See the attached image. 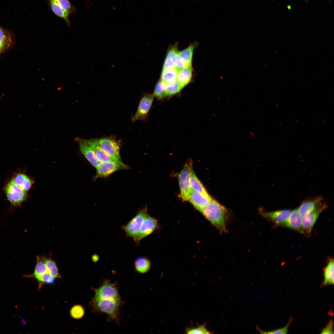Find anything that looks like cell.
Segmentation results:
<instances>
[{"mask_svg": "<svg viewBox=\"0 0 334 334\" xmlns=\"http://www.w3.org/2000/svg\"><path fill=\"white\" fill-rule=\"evenodd\" d=\"M94 291L95 294L91 302L93 309L107 315L109 320H114L118 322L123 302L116 285L106 280Z\"/></svg>", "mask_w": 334, "mask_h": 334, "instance_id": "cell-1", "label": "cell"}, {"mask_svg": "<svg viewBox=\"0 0 334 334\" xmlns=\"http://www.w3.org/2000/svg\"><path fill=\"white\" fill-rule=\"evenodd\" d=\"M201 212L221 233L226 232L228 213L224 206L212 199Z\"/></svg>", "mask_w": 334, "mask_h": 334, "instance_id": "cell-2", "label": "cell"}, {"mask_svg": "<svg viewBox=\"0 0 334 334\" xmlns=\"http://www.w3.org/2000/svg\"><path fill=\"white\" fill-rule=\"evenodd\" d=\"M148 215L147 208L146 207L139 210L126 225L121 227L126 236L132 238L135 242L141 225Z\"/></svg>", "mask_w": 334, "mask_h": 334, "instance_id": "cell-3", "label": "cell"}, {"mask_svg": "<svg viewBox=\"0 0 334 334\" xmlns=\"http://www.w3.org/2000/svg\"><path fill=\"white\" fill-rule=\"evenodd\" d=\"M98 142L104 152L114 161L120 164L126 169L127 166L122 161L120 154L119 143L111 138H104L97 139Z\"/></svg>", "mask_w": 334, "mask_h": 334, "instance_id": "cell-4", "label": "cell"}, {"mask_svg": "<svg viewBox=\"0 0 334 334\" xmlns=\"http://www.w3.org/2000/svg\"><path fill=\"white\" fill-rule=\"evenodd\" d=\"M326 203L322 202L314 209L302 216V233L307 237L311 235L312 229L321 212L327 207Z\"/></svg>", "mask_w": 334, "mask_h": 334, "instance_id": "cell-5", "label": "cell"}, {"mask_svg": "<svg viewBox=\"0 0 334 334\" xmlns=\"http://www.w3.org/2000/svg\"><path fill=\"white\" fill-rule=\"evenodd\" d=\"M192 166V162L189 161L185 164L178 175L180 196L183 200H187L188 196L191 190L189 179L190 171Z\"/></svg>", "mask_w": 334, "mask_h": 334, "instance_id": "cell-6", "label": "cell"}, {"mask_svg": "<svg viewBox=\"0 0 334 334\" xmlns=\"http://www.w3.org/2000/svg\"><path fill=\"white\" fill-rule=\"evenodd\" d=\"M5 190L8 200L13 205H19L26 198V192L18 186L12 180L7 184Z\"/></svg>", "mask_w": 334, "mask_h": 334, "instance_id": "cell-7", "label": "cell"}, {"mask_svg": "<svg viewBox=\"0 0 334 334\" xmlns=\"http://www.w3.org/2000/svg\"><path fill=\"white\" fill-rule=\"evenodd\" d=\"M154 96L152 94L147 93L142 97L137 111L132 118L133 122L138 120H146L151 107Z\"/></svg>", "mask_w": 334, "mask_h": 334, "instance_id": "cell-8", "label": "cell"}, {"mask_svg": "<svg viewBox=\"0 0 334 334\" xmlns=\"http://www.w3.org/2000/svg\"><path fill=\"white\" fill-rule=\"evenodd\" d=\"M96 168V179L107 177L117 171L125 169L120 164L116 161L100 162Z\"/></svg>", "mask_w": 334, "mask_h": 334, "instance_id": "cell-9", "label": "cell"}, {"mask_svg": "<svg viewBox=\"0 0 334 334\" xmlns=\"http://www.w3.org/2000/svg\"><path fill=\"white\" fill-rule=\"evenodd\" d=\"M157 226V221L155 218L148 215L139 229L135 242L136 245H139L140 241L154 232Z\"/></svg>", "mask_w": 334, "mask_h": 334, "instance_id": "cell-10", "label": "cell"}, {"mask_svg": "<svg viewBox=\"0 0 334 334\" xmlns=\"http://www.w3.org/2000/svg\"><path fill=\"white\" fill-rule=\"evenodd\" d=\"M212 199L208 194L198 192L191 189L188 197L194 207L201 212Z\"/></svg>", "mask_w": 334, "mask_h": 334, "instance_id": "cell-11", "label": "cell"}, {"mask_svg": "<svg viewBox=\"0 0 334 334\" xmlns=\"http://www.w3.org/2000/svg\"><path fill=\"white\" fill-rule=\"evenodd\" d=\"M291 211L285 209L271 212L262 211L261 214L264 217L280 225L289 216Z\"/></svg>", "mask_w": 334, "mask_h": 334, "instance_id": "cell-12", "label": "cell"}, {"mask_svg": "<svg viewBox=\"0 0 334 334\" xmlns=\"http://www.w3.org/2000/svg\"><path fill=\"white\" fill-rule=\"evenodd\" d=\"M302 217L298 208H296L291 212L287 219L280 225L302 233Z\"/></svg>", "mask_w": 334, "mask_h": 334, "instance_id": "cell-13", "label": "cell"}, {"mask_svg": "<svg viewBox=\"0 0 334 334\" xmlns=\"http://www.w3.org/2000/svg\"><path fill=\"white\" fill-rule=\"evenodd\" d=\"M82 140L91 148L96 159L100 162L115 161L104 152L99 145L97 139Z\"/></svg>", "mask_w": 334, "mask_h": 334, "instance_id": "cell-14", "label": "cell"}, {"mask_svg": "<svg viewBox=\"0 0 334 334\" xmlns=\"http://www.w3.org/2000/svg\"><path fill=\"white\" fill-rule=\"evenodd\" d=\"M323 200L320 196L307 199L301 203L298 208V210L303 216L314 209L322 202Z\"/></svg>", "mask_w": 334, "mask_h": 334, "instance_id": "cell-15", "label": "cell"}, {"mask_svg": "<svg viewBox=\"0 0 334 334\" xmlns=\"http://www.w3.org/2000/svg\"><path fill=\"white\" fill-rule=\"evenodd\" d=\"M80 150L91 164L96 168L100 162L96 159L94 152L91 148L82 139L79 141Z\"/></svg>", "mask_w": 334, "mask_h": 334, "instance_id": "cell-16", "label": "cell"}, {"mask_svg": "<svg viewBox=\"0 0 334 334\" xmlns=\"http://www.w3.org/2000/svg\"><path fill=\"white\" fill-rule=\"evenodd\" d=\"M47 1L53 13L58 17L64 19L67 26L70 27L71 24L70 16L62 9L56 0H47Z\"/></svg>", "mask_w": 334, "mask_h": 334, "instance_id": "cell-17", "label": "cell"}, {"mask_svg": "<svg viewBox=\"0 0 334 334\" xmlns=\"http://www.w3.org/2000/svg\"><path fill=\"white\" fill-rule=\"evenodd\" d=\"M192 77L191 66H187L178 71L177 80L183 88L191 81Z\"/></svg>", "mask_w": 334, "mask_h": 334, "instance_id": "cell-18", "label": "cell"}, {"mask_svg": "<svg viewBox=\"0 0 334 334\" xmlns=\"http://www.w3.org/2000/svg\"><path fill=\"white\" fill-rule=\"evenodd\" d=\"M12 42L10 32L0 27V54L10 48Z\"/></svg>", "mask_w": 334, "mask_h": 334, "instance_id": "cell-19", "label": "cell"}, {"mask_svg": "<svg viewBox=\"0 0 334 334\" xmlns=\"http://www.w3.org/2000/svg\"><path fill=\"white\" fill-rule=\"evenodd\" d=\"M189 182L191 190L202 193H208L202 183L196 176L192 166L190 169Z\"/></svg>", "mask_w": 334, "mask_h": 334, "instance_id": "cell-20", "label": "cell"}, {"mask_svg": "<svg viewBox=\"0 0 334 334\" xmlns=\"http://www.w3.org/2000/svg\"><path fill=\"white\" fill-rule=\"evenodd\" d=\"M327 265L323 269L324 279L323 286L334 284V260L329 259Z\"/></svg>", "mask_w": 334, "mask_h": 334, "instance_id": "cell-21", "label": "cell"}, {"mask_svg": "<svg viewBox=\"0 0 334 334\" xmlns=\"http://www.w3.org/2000/svg\"><path fill=\"white\" fill-rule=\"evenodd\" d=\"M14 182L20 188L26 192L31 187L32 182L26 175L19 173L15 176L12 179Z\"/></svg>", "mask_w": 334, "mask_h": 334, "instance_id": "cell-22", "label": "cell"}, {"mask_svg": "<svg viewBox=\"0 0 334 334\" xmlns=\"http://www.w3.org/2000/svg\"><path fill=\"white\" fill-rule=\"evenodd\" d=\"M178 51L177 47L176 45H173L169 48L164 61L163 70L175 68L174 56Z\"/></svg>", "mask_w": 334, "mask_h": 334, "instance_id": "cell-23", "label": "cell"}, {"mask_svg": "<svg viewBox=\"0 0 334 334\" xmlns=\"http://www.w3.org/2000/svg\"><path fill=\"white\" fill-rule=\"evenodd\" d=\"M178 72L175 68L163 70L161 79L166 84L172 83L177 80Z\"/></svg>", "mask_w": 334, "mask_h": 334, "instance_id": "cell-24", "label": "cell"}, {"mask_svg": "<svg viewBox=\"0 0 334 334\" xmlns=\"http://www.w3.org/2000/svg\"><path fill=\"white\" fill-rule=\"evenodd\" d=\"M151 263L147 258L140 257L137 258L135 261V267L138 272L144 273L148 272L150 269Z\"/></svg>", "mask_w": 334, "mask_h": 334, "instance_id": "cell-25", "label": "cell"}, {"mask_svg": "<svg viewBox=\"0 0 334 334\" xmlns=\"http://www.w3.org/2000/svg\"><path fill=\"white\" fill-rule=\"evenodd\" d=\"M196 45L195 44H191L186 48L179 52L180 55L187 66H191L193 51Z\"/></svg>", "mask_w": 334, "mask_h": 334, "instance_id": "cell-26", "label": "cell"}, {"mask_svg": "<svg viewBox=\"0 0 334 334\" xmlns=\"http://www.w3.org/2000/svg\"><path fill=\"white\" fill-rule=\"evenodd\" d=\"M44 260L47 268L50 275L55 278H60L61 276L59 273L56 263L51 257L47 258L44 256Z\"/></svg>", "mask_w": 334, "mask_h": 334, "instance_id": "cell-27", "label": "cell"}, {"mask_svg": "<svg viewBox=\"0 0 334 334\" xmlns=\"http://www.w3.org/2000/svg\"><path fill=\"white\" fill-rule=\"evenodd\" d=\"M183 88L177 80L174 82L166 84L165 88L166 96H172L177 94Z\"/></svg>", "mask_w": 334, "mask_h": 334, "instance_id": "cell-28", "label": "cell"}, {"mask_svg": "<svg viewBox=\"0 0 334 334\" xmlns=\"http://www.w3.org/2000/svg\"><path fill=\"white\" fill-rule=\"evenodd\" d=\"M166 84L161 79L156 84L154 88L153 95L159 99H161L166 96Z\"/></svg>", "mask_w": 334, "mask_h": 334, "instance_id": "cell-29", "label": "cell"}, {"mask_svg": "<svg viewBox=\"0 0 334 334\" xmlns=\"http://www.w3.org/2000/svg\"><path fill=\"white\" fill-rule=\"evenodd\" d=\"M62 9L70 16L76 12L74 6L69 0H56Z\"/></svg>", "mask_w": 334, "mask_h": 334, "instance_id": "cell-30", "label": "cell"}, {"mask_svg": "<svg viewBox=\"0 0 334 334\" xmlns=\"http://www.w3.org/2000/svg\"><path fill=\"white\" fill-rule=\"evenodd\" d=\"M84 309L80 305H76L73 306L70 310L71 316L75 319H79L82 318L84 315Z\"/></svg>", "mask_w": 334, "mask_h": 334, "instance_id": "cell-31", "label": "cell"}, {"mask_svg": "<svg viewBox=\"0 0 334 334\" xmlns=\"http://www.w3.org/2000/svg\"><path fill=\"white\" fill-rule=\"evenodd\" d=\"M187 334H210L211 332L206 328L205 324L196 327L188 328L186 329Z\"/></svg>", "mask_w": 334, "mask_h": 334, "instance_id": "cell-32", "label": "cell"}, {"mask_svg": "<svg viewBox=\"0 0 334 334\" xmlns=\"http://www.w3.org/2000/svg\"><path fill=\"white\" fill-rule=\"evenodd\" d=\"M292 320V318H290L285 326L281 328L268 331H262L259 329V331L260 333L262 334H286L287 333L288 328Z\"/></svg>", "mask_w": 334, "mask_h": 334, "instance_id": "cell-33", "label": "cell"}, {"mask_svg": "<svg viewBox=\"0 0 334 334\" xmlns=\"http://www.w3.org/2000/svg\"><path fill=\"white\" fill-rule=\"evenodd\" d=\"M174 60L175 67L178 71L187 66L180 55L178 51L176 53L175 55Z\"/></svg>", "mask_w": 334, "mask_h": 334, "instance_id": "cell-34", "label": "cell"}, {"mask_svg": "<svg viewBox=\"0 0 334 334\" xmlns=\"http://www.w3.org/2000/svg\"><path fill=\"white\" fill-rule=\"evenodd\" d=\"M322 334H334L333 322L332 320H330L326 326L322 330Z\"/></svg>", "mask_w": 334, "mask_h": 334, "instance_id": "cell-35", "label": "cell"}, {"mask_svg": "<svg viewBox=\"0 0 334 334\" xmlns=\"http://www.w3.org/2000/svg\"><path fill=\"white\" fill-rule=\"evenodd\" d=\"M92 259L94 262H97L99 259V256L96 255H94L92 257Z\"/></svg>", "mask_w": 334, "mask_h": 334, "instance_id": "cell-36", "label": "cell"}, {"mask_svg": "<svg viewBox=\"0 0 334 334\" xmlns=\"http://www.w3.org/2000/svg\"><path fill=\"white\" fill-rule=\"evenodd\" d=\"M305 2H308L310 0H304Z\"/></svg>", "mask_w": 334, "mask_h": 334, "instance_id": "cell-37", "label": "cell"}]
</instances>
